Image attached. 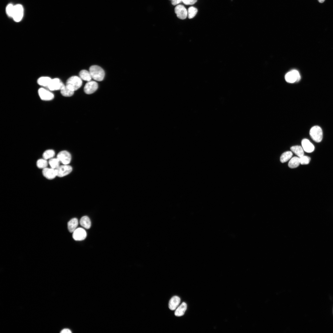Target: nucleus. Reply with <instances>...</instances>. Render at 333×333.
Here are the masks:
<instances>
[{
	"instance_id": "nucleus-1",
	"label": "nucleus",
	"mask_w": 333,
	"mask_h": 333,
	"mask_svg": "<svg viewBox=\"0 0 333 333\" xmlns=\"http://www.w3.org/2000/svg\"><path fill=\"white\" fill-rule=\"evenodd\" d=\"M92 77L97 81H102L104 77L105 73L103 69L100 66L96 65L91 66L89 69Z\"/></svg>"
},
{
	"instance_id": "nucleus-2",
	"label": "nucleus",
	"mask_w": 333,
	"mask_h": 333,
	"mask_svg": "<svg viewBox=\"0 0 333 333\" xmlns=\"http://www.w3.org/2000/svg\"><path fill=\"white\" fill-rule=\"evenodd\" d=\"M82 84V79L80 77L72 76L67 80L66 85L74 91L79 88Z\"/></svg>"
},
{
	"instance_id": "nucleus-3",
	"label": "nucleus",
	"mask_w": 333,
	"mask_h": 333,
	"mask_svg": "<svg viewBox=\"0 0 333 333\" xmlns=\"http://www.w3.org/2000/svg\"><path fill=\"white\" fill-rule=\"evenodd\" d=\"M310 135L312 139L317 142H320L323 137V131L320 127L314 126L312 127L310 131Z\"/></svg>"
},
{
	"instance_id": "nucleus-4",
	"label": "nucleus",
	"mask_w": 333,
	"mask_h": 333,
	"mask_svg": "<svg viewBox=\"0 0 333 333\" xmlns=\"http://www.w3.org/2000/svg\"><path fill=\"white\" fill-rule=\"evenodd\" d=\"M285 79L289 83H294L299 81L301 76L299 72L296 70H293L287 72L285 76Z\"/></svg>"
},
{
	"instance_id": "nucleus-5",
	"label": "nucleus",
	"mask_w": 333,
	"mask_h": 333,
	"mask_svg": "<svg viewBox=\"0 0 333 333\" xmlns=\"http://www.w3.org/2000/svg\"><path fill=\"white\" fill-rule=\"evenodd\" d=\"M23 14V9L22 5L17 4L14 6L12 17L16 22L20 21Z\"/></svg>"
},
{
	"instance_id": "nucleus-6",
	"label": "nucleus",
	"mask_w": 333,
	"mask_h": 333,
	"mask_svg": "<svg viewBox=\"0 0 333 333\" xmlns=\"http://www.w3.org/2000/svg\"><path fill=\"white\" fill-rule=\"evenodd\" d=\"M56 170L57 176L62 177L69 174L72 171V168L70 166L63 164L60 166Z\"/></svg>"
},
{
	"instance_id": "nucleus-7",
	"label": "nucleus",
	"mask_w": 333,
	"mask_h": 333,
	"mask_svg": "<svg viewBox=\"0 0 333 333\" xmlns=\"http://www.w3.org/2000/svg\"><path fill=\"white\" fill-rule=\"evenodd\" d=\"M65 85L59 79L55 78L51 79L49 84L47 87L51 91L60 90Z\"/></svg>"
},
{
	"instance_id": "nucleus-8",
	"label": "nucleus",
	"mask_w": 333,
	"mask_h": 333,
	"mask_svg": "<svg viewBox=\"0 0 333 333\" xmlns=\"http://www.w3.org/2000/svg\"><path fill=\"white\" fill-rule=\"evenodd\" d=\"M57 158L63 164H68L71 162V156L70 153L66 150L62 151L58 153Z\"/></svg>"
},
{
	"instance_id": "nucleus-9",
	"label": "nucleus",
	"mask_w": 333,
	"mask_h": 333,
	"mask_svg": "<svg viewBox=\"0 0 333 333\" xmlns=\"http://www.w3.org/2000/svg\"><path fill=\"white\" fill-rule=\"evenodd\" d=\"M175 12L177 17L181 19H185L187 16V11L182 5H177L175 8Z\"/></svg>"
},
{
	"instance_id": "nucleus-10",
	"label": "nucleus",
	"mask_w": 333,
	"mask_h": 333,
	"mask_svg": "<svg viewBox=\"0 0 333 333\" xmlns=\"http://www.w3.org/2000/svg\"><path fill=\"white\" fill-rule=\"evenodd\" d=\"M38 93L40 97L43 100L50 101L54 97V95L52 92L43 88H39Z\"/></svg>"
},
{
	"instance_id": "nucleus-11",
	"label": "nucleus",
	"mask_w": 333,
	"mask_h": 333,
	"mask_svg": "<svg viewBox=\"0 0 333 333\" xmlns=\"http://www.w3.org/2000/svg\"><path fill=\"white\" fill-rule=\"evenodd\" d=\"M87 233L85 230L81 228H76L73 232V239L77 241L82 240L86 237Z\"/></svg>"
},
{
	"instance_id": "nucleus-12",
	"label": "nucleus",
	"mask_w": 333,
	"mask_h": 333,
	"mask_svg": "<svg viewBox=\"0 0 333 333\" xmlns=\"http://www.w3.org/2000/svg\"><path fill=\"white\" fill-rule=\"evenodd\" d=\"M97 83L94 81H88L84 87V92L87 94H91L94 92L97 89Z\"/></svg>"
},
{
	"instance_id": "nucleus-13",
	"label": "nucleus",
	"mask_w": 333,
	"mask_h": 333,
	"mask_svg": "<svg viewBox=\"0 0 333 333\" xmlns=\"http://www.w3.org/2000/svg\"><path fill=\"white\" fill-rule=\"evenodd\" d=\"M42 174L44 177L49 180L52 179L57 176L56 169L46 167L43 169Z\"/></svg>"
},
{
	"instance_id": "nucleus-14",
	"label": "nucleus",
	"mask_w": 333,
	"mask_h": 333,
	"mask_svg": "<svg viewBox=\"0 0 333 333\" xmlns=\"http://www.w3.org/2000/svg\"><path fill=\"white\" fill-rule=\"evenodd\" d=\"M302 147L305 152L311 153L314 151V145L307 139H304L302 142Z\"/></svg>"
},
{
	"instance_id": "nucleus-15",
	"label": "nucleus",
	"mask_w": 333,
	"mask_h": 333,
	"mask_svg": "<svg viewBox=\"0 0 333 333\" xmlns=\"http://www.w3.org/2000/svg\"><path fill=\"white\" fill-rule=\"evenodd\" d=\"M180 302V299L178 296H175L170 299L169 303V307L171 310H174L178 306Z\"/></svg>"
},
{
	"instance_id": "nucleus-16",
	"label": "nucleus",
	"mask_w": 333,
	"mask_h": 333,
	"mask_svg": "<svg viewBox=\"0 0 333 333\" xmlns=\"http://www.w3.org/2000/svg\"><path fill=\"white\" fill-rule=\"evenodd\" d=\"M78 224V221L76 218H73L70 220L68 223V229L69 232H73L76 229Z\"/></svg>"
},
{
	"instance_id": "nucleus-17",
	"label": "nucleus",
	"mask_w": 333,
	"mask_h": 333,
	"mask_svg": "<svg viewBox=\"0 0 333 333\" xmlns=\"http://www.w3.org/2000/svg\"><path fill=\"white\" fill-rule=\"evenodd\" d=\"M187 308V305L184 302H183L178 307L175 312V314L176 316H181L183 315Z\"/></svg>"
},
{
	"instance_id": "nucleus-18",
	"label": "nucleus",
	"mask_w": 333,
	"mask_h": 333,
	"mask_svg": "<svg viewBox=\"0 0 333 333\" xmlns=\"http://www.w3.org/2000/svg\"><path fill=\"white\" fill-rule=\"evenodd\" d=\"M80 223L82 226L87 229H89L91 226L90 220L87 216H84L81 218Z\"/></svg>"
},
{
	"instance_id": "nucleus-19",
	"label": "nucleus",
	"mask_w": 333,
	"mask_h": 333,
	"mask_svg": "<svg viewBox=\"0 0 333 333\" xmlns=\"http://www.w3.org/2000/svg\"><path fill=\"white\" fill-rule=\"evenodd\" d=\"M80 77L82 80L89 81H91L92 77L89 71L86 70H82L79 72Z\"/></svg>"
},
{
	"instance_id": "nucleus-20",
	"label": "nucleus",
	"mask_w": 333,
	"mask_h": 333,
	"mask_svg": "<svg viewBox=\"0 0 333 333\" xmlns=\"http://www.w3.org/2000/svg\"><path fill=\"white\" fill-rule=\"evenodd\" d=\"M290 150L299 158L304 155V150L302 147L301 146H292L290 148Z\"/></svg>"
},
{
	"instance_id": "nucleus-21",
	"label": "nucleus",
	"mask_w": 333,
	"mask_h": 333,
	"mask_svg": "<svg viewBox=\"0 0 333 333\" xmlns=\"http://www.w3.org/2000/svg\"><path fill=\"white\" fill-rule=\"evenodd\" d=\"M300 164V158L294 157L291 158L289 161L288 165L291 168H294L298 167Z\"/></svg>"
},
{
	"instance_id": "nucleus-22",
	"label": "nucleus",
	"mask_w": 333,
	"mask_h": 333,
	"mask_svg": "<svg viewBox=\"0 0 333 333\" xmlns=\"http://www.w3.org/2000/svg\"><path fill=\"white\" fill-rule=\"evenodd\" d=\"M51 80V79L48 77H41L38 79L37 83L39 84L41 86L47 87Z\"/></svg>"
},
{
	"instance_id": "nucleus-23",
	"label": "nucleus",
	"mask_w": 333,
	"mask_h": 333,
	"mask_svg": "<svg viewBox=\"0 0 333 333\" xmlns=\"http://www.w3.org/2000/svg\"><path fill=\"white\" fill-rule=\"evenodd\" d=\"M74 91L68 88L67 86L65 85L64 87L60 90L61 94L64 96L66 97H69L72 96L74 93Z\"/></svg>"
},
{
	"instance_id": "nucleus-24",
	"label": "nucleus",
	"mask_w": 333,
	"mask_h": 333,
	"mask_svg": "<svg viewBox=\"0 0 333 333\" xmlns=\"http://www.w3.org/2000/svg\"><path fill=\"white\" fill-rule=\"evenodd\" d=\"M292 155V153L290 151H287L283 153L280 158L281 162L284 163L287 162L291 158Z\"/></svg>"
},
{
	"instance_id": "nucleus-25",
	"label": "nucleus",
	"mask_w": 333,
	"mask_h": 333,
	"mask_svg": "<svg viewBox=\"0 0 333 333\" xmlns=\"http://www.w3.org/2000/svg\"><path fill=\"white\" fill-rule=\"evenodd\" d=\"M60 161L58 158H52L49 161L48 163L51 168L56 169L60 165Z\"/></svg>"
},
{
	"instance_id": "nucleus-26",
	"label": "nucleus",
	"mask_w": 333,
	"mask_h": 333,
	"mask_svg": "<svg viewBox=\"0 0 333 333\" xmlns=\"http://www.w3.org/2000/svg\"><path fill=\"white\" fill-rule=\"evenodd\" d=\"M55 155V152L52 150L50 149L46 150L43 154V158L47 160L50 159L53 157Z\"/></svg>"
},
{
	"instance_id": "nucleus-27",
	"label": "nucleus",
	"mask_w": 333,
	"mask_h": 333,
	"mask_svg": "<svg viewBox=\"0 0 333 333\" xmlns=\"http://www.w3.org/2000/svg\"><path fill=\"white\" fill-rule=\"evenodd\" d=\"M198 12V9L193 6L189 7L187 10L188 17L189 19H191L194 18Z\"/></svg>"
},
{
	"instance_id": "nucleus-28",
	"label": "nucleus",
	"mask_w": 333,
	"mask_h": 333,
	"mask_svg": "<svg viewBox=\"0 0 333 333\" xmlns=\"http://www.w3.org/2000/svg\"><path fill=\"white\" fill-rule=\"evenodd\" d=\"M48 162L47 160L43 158L38 160L37 162L36 165L38 168L43 169L47 167Z\"/></svg>"
},
{
	"instance_id": "nucleus-29",
	"label": "nucleus",
	"mask_w": 333,
	"mask_h": 333,
	"mask_svg": "<svg viewBox=\"0 0 333 333\" xmlns=\"http://www.w3.org/2000/svg\"><path fill=\"white\" fill-rule=\"evenodd\" d=\"M14 6L11 4H8L6 8V12L10 17H12L13 14Z\"/></svg>"
},
{
	"instance_id": "nucleus-30",
	"label": "nucleus",
	"mask_w": 333,
	"mask_h": 333,
	"mask_svg": "<svg viewBox=\"0 0 333 333\" xmlns=\"http://www.w3.org/2000/svg\"><path fill=\"white\" fill-rule=\"evenodd\" d=\"M300 164L302 165L308 164L310 160V157L306 156H303L300 158Z\"/></svg>"
},
{
	"instance_id": "nucleus-31",
	"label": "nucleus",
	"mask_w": 333,
	"mask_h": 333,
	"mask_svg": "<svg viewBox=\"0 0 333 333\" xmlns=\"http://www.w3.org/2000/svg\"><path fill=\"white\" fill-rule=\"evenodd\" d=\"M197 0H182L183 3L186 5H192L195 3Z\"/></svg>"
},
{
	"instance_id": "nucleus-32",
	"label": "nucleus",
	"mask_w": 333,
	"mask_h": 333,
	"mask_svg": "<svg viewBox=\"0 0 333 333\" xmlns=\"http://www.w3.org/2000/svg\"><path fill=\"white\" fill-rule=\"evenodd\" d=\"M181 2H182V0H171V3L172 5L175 6L180 3Z\"/></svg>"
},
{
	"instance_id": "nucleus-33",
	"label": "nucleus",
	"mask_w": 333,
	"mask_h": 333,
	"mask_svg": "<svg viewBox=\"0 0 333 333\" xmlns=\"http://www.w3.org/2000/svg\"><path fill=\"white\" fill-rule=\"evenodd\" d=\"M60 332L61 333H71L72 331L69 329L65 328L62 330Z\"/></svg>"
},
{
	"instance_id": "nucleus-34",
	"label": "nucleus",
	"mask_w": 333,
	"mask_h": 333,
	"mask_svg": "<svg viewBox=\"0 0 333 333\" xmlns=\"http://www.w3.org/2000/svg\"><path fill=\"white\" fill-rule=\"evenodd\" d=\"M325 0H318L319 2L322 3L324 2Z\"/></svg>"
},
{
	"instance_id": "nucleus-35",
	"label": "nucleus",
	"mask_w": 333,
	"mask_h": 333,
	"mask_svg": "<svg viewBox=\"0 0 333 333\" xmlns=\"http://www.w3.org/2000/svg\"><path fill=\"white\" fill-rule=\"evenodd\" d=\"M170 0V1H171V0Z\"/></svg>"
}]
</instances>
